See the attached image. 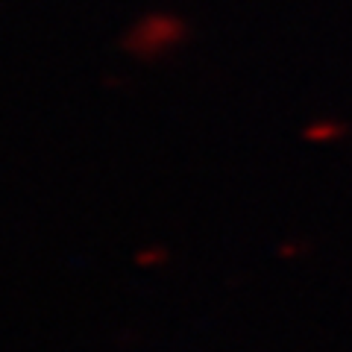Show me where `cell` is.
<instances>
[{"label":"cell","mask_w":352,"mask_h":352,"mask_svg":"<svg viewBox=\"0 0 352 352\" xmlns=\"http://www.w3.org/2000/svg\"><path fill=\"white\" fill-rule=\"evenodd\" d=\"M185 38V24L173 15H147L144 21H138L129 30V36L124 41V47L138 59H159L168 50H173L176 44Z\"/></svg>","instance_id":"6da1fadb"}]
</instances>
